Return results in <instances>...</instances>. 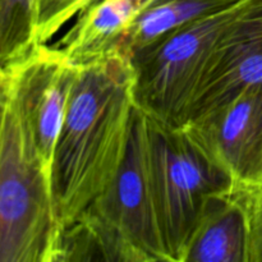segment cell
<instances>
[{
    "mask_svg": "<svg viewBox=\"0 0 262 262\" xmlns=\"http://www.w3.org/2000/svg\"><path fill=\"white\" fill-rule=\"evenodd\" d=\"M10 99L22 127L51 176L54 154L63 127L78 64L46 43L9 67Z\"/></svg>",
    "mask_w": 262,
    "mask_h": 262,
    "instance_id": "obj_7",
    "label": "cell"
},
{
    "mask_svg": "<svg viewBox=\"0 0 262 262\" xmlns=\"http://www.w3.org/2000/svg\"><path fill=\"white\" fill-rule=\"evenodd\" d=\"M159 225L169 261L184 262L210 197L232 181L178 127L148 115Z\"/></svg>",
    "mask_w": 262,
    "mask_h": 262,
    "instance_id": "obj_5",
    "label": "cell"
},
{
    "mask_svg": "<svg viewBox=\"0 0 262 262\" xmlns=\"http://www.w3.org/2000/svg\"><path fill=\"white\" fill-rule=\"evenodd\" d=\"M38 46L35 0H0V67L9 68Z\"/></svg>",
    "mask_w": 262,
    "mask_h": 262,
    "instance_id": "obj_11",
    "label": "cell"
},
{
    "mask_svg": "<svg viewBox=\"0 0 262 262\" xmlns=\"http://www.w3.org/2000/svg\"><path fill=\"white\" fill-rule=\"evenodd\" d=\"M51 176L9 96L0 142V262L63 261Z\"/></svg>",
    "mask_w": 262,
    "mask_h": 262,
    "instance_id": "obj_3",
    "label": "cell"
},
{
    "mask_svg": "<svg viewBox=\"0 0 262 262\" xmlns=\"http://www.w3.org/2000/svg\"><path fill=\"white\" fill-rule=\"evenodd\" d=\"M178 128L233 184H262V86L241 90Z\"/></svg>",
    "mask_w": 262,
    "mask_h": 262,
    "instance_id": "obj_6",
    "label": "cell"
},
{
    "mask_svg": "<svg viewBox=\"0 0 262 262\" xmlns=\"http://www.w3.org/2000/svg\"><path fill=\"white\" fill-rule=\"evenodd\" d=\"M10 96V72L8 68L0 67V142H2L3 125H4L5 113Z\"/></svg>",
    "mask_w": 262,
    "mask_h": 262,
    "instance_id": "obj_14",
    "label": "cell"
},
{
    "mask_svg": "<svg viewBox=\"0 0 262 262\" xmlns=\"http://www.w3.org/2000/svg\"><path fill=\"white\" fill-rule=\"evenodd\" d=\"M256 86H262V0H239L186 122Z\"/></svg>",
    "mask_w": 262,
    "mask_h": 262,
    "instance_id": "obj_8",
    "label": "cell"
},
{
    "mask_svg": "<svg viewBox=\"0 0 262 262\" xmlns=\"http://www.w3.org/2000/svg\"><path fill=\"white\" fill-rule=\"evenodd\" d=\"M136 84L132 58L117 48L78 64L51 165L54 206L63 232L107 188L124 160Z\"/></svg>",
    "mask_w": 262,
    "mask_h": 262,
    "instance_id": "obj_1",
    "label": "cell"
},
{
    "mask_svg": "<svg viewBox=\"0 0 262 262\" xmlns=\"http://www.w3.org/2000/svg\"><path fill=\"white\" fill-rule=\"evenodd\" d=\"M158 0H97L82 10L55 48L84 64L114 48L130 23Z\"/></svg>",
    "mask_w": 262,
    "mask_h": 262,
    "instance_id": "obj_10",
    "label": "cell"
},
{
    "mask_svg": "<svg viewBox=\"0 0 262 262\" xmlns=\"http://www.w3.org/2000/svg\"><path fill=\"white\" fill-rule=\"evenodd\" d=\"M97 0H35V32L37 45L48 42L67 23Z\"/></svg>",
    "mask_w": 262,
    "mask_h": 262,
    "instance_id": "obj_12",
    "label": "cell"
},
{
    "mask_svg": "<svg viewBox=\"0 0 262 262\" xmlns=\"http://www.w3.org/2000/svg\"><path fill=\"white\" fill-rule=\"evenodd\" d=\"M246 188L250 196V262H262V184Z\"/></svg>",
    "mask_w": 262,
    "mask_h": 262,
    "instance_id": "obj_13",
    "label": "cell"
},
{
    "mask_svg": "<svg viewBox=\"0 0 262 262\" xmlns=\"http://www.w3.org/2000/svg\"><path fill=\"white\" fill-rule=\"evenodd\" d=\"M64 261H169L159 225L148 114L136 105L124 160L107 188L64 232Z\"/></svg>",
    "mask_w": 262,
    "mask_h": 262,
    "instance_id": "obj_2",
    "label": "cell"
},
{
    "mask_svg": "<svg viewBox=\"0 0 262 262\" xmlns=\"http://www.w3.org/2000/svg\"><path fill=\"white\" fill-rule=\"evenodd\" d=\"M250 196L232 184L210 197L184 262H250Z\"/></svg>",
    "mask_w": 262,
    "mask_h": 262,
    "instance_id": "obj_9",
    "label": "cell"
},
{
    "mask_svg": "<svg viewBox=\"0 0 262 262\" xmlns=\"http://www.w3.org/2000/svg\"><path fill=\"white\" fill-rule=\"evenodd\" d=\"M238 2L176 28L133 56L137 106L173 127L186 122Z\"/></svg>",
    "mask_w": 262,
    "mask_h": 262,
    "instance_id": "obj_4",
    "label": "cell"
}]
</instances>
